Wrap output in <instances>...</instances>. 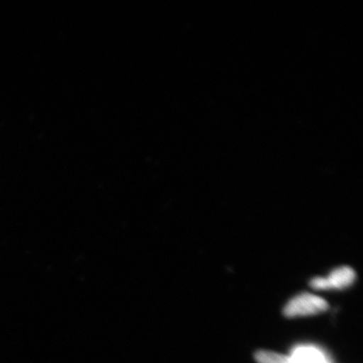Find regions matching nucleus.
Returning a JSON list of instances; mask_svg holds the SVG:
<instances>
[{"label":"nucleus","mask_w":363,"mask_h":363,"mask_svg":"<svg viewBox=\"0 0 363 363\" xmlns=\"http://www.w3.org/2000/svg\"><path fill=\"white\" fill-rule=\"evenodd\" d=\"M328 309V304L323 298L312 294L303 293L289 301L284 314L288 318L313 316Z\"/></svg>","instance_id":"1"},{"label":"nucleus","mask_w":363,"mask_h":363,"mask_svg":"<svg viewBox=\"0 0 363 363\" xmlns=\"http://www.w3.org/2000/svg\"><path fill=\"white\" fill-rule=\"evenodd\" d=\"M355 279V272L348 267H338L331 272L329 278L326 279L329 289H345L352 285Z\"/></svg>","instance_id":"2"},{"label":"nucleus","mask_w":363,"mask_h":363,"mask_svg":"<svg viewBox=\"0 0 363 363\" xmlns=\"http://www.w3.org/2000/svg\"><path fill=\"white\" fill-rule=\"evenodd\" d=\"M291 357V363H327L323 353L313 347H301Z\"/></svg>","instance_id":"3"},{"label":"nucleus","mask_w":363,"mask_h":363,"mask_svg":"<svg viewBox=\"0 0 363 363\" xmlns=\"http://www.w3.org/2000/svg\"><path fill=\"white\" fill-rule=\"evenodd\" d=\"M257 363H291V357L269 350H259L255 353Z\"/></svg>","instance_id":"4"}]
</instances>
